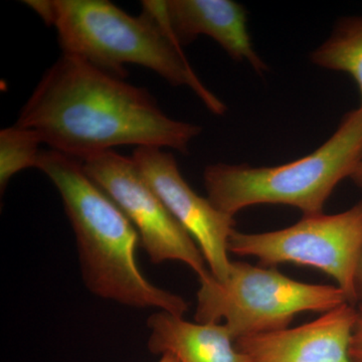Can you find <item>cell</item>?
I'll list each match as a JSON object with an SVG mask.
<instances>
[{"instance_id": "obj_14", "label": "cell", "mask_w": 362, "mask_h": 362, "mask_svg": "<svg viewBox=\"0 0 362 362\" xmlns=\"http://www.w3.org/2000/svg\"><path fill=\"white\" fill-rule=\"evenodd\" d=\"M349 358L351 362H362V307H358V317L349 345Z\"/></svg>"}, {"instance_id": "obj_7", "label": "cell", "mask_w": 362, "mask_h": 362, "mask_svg": "<svg viewBox=\"0 0 362 362\" xmlns=\"http://www.w3.org/2000/svg\"><path fill=\"white\" fill-rule=\"evenodd\" d=\"M83 168L135 226L152 263L180 261L199 280L211 275L195 240L164 206L132 158L110 150L83 161Z\"/></svg>"}, {"instance_id": "obj_5", "label": "cell", "mask_w": 362, "mask_h": 362, "mask_svg": "<svg viewBox=\"0 0 362 362\" xmlns=\"http://www.w3.org/2000/svg\"><path fill=\"white\" fill-rule=\"evenodd\" d=\"M195 322L223 324L233 339L289 328L305 312L325 313L349 303L338 286L308 284L273 267L232 262L225 280H199Z\"/></svg>"}, {"instance_id": "obj_1", "label": "cell", "mask_w": 362, "mask_h": 362, "mask_svg": "<svg viewBox=\"0 0 362 362\" xmlns=\"http://www.w3.org/2000/svg\"><path fill=\"white\" fill-rule=\"evenodd\" d=\"M16 124L82 162L121 145L185 153L202 132L166 115L144 88L66 54L45 71Z\"/></svg>"}, {"instance_id": "obj_3", "label": "cell", "mask_w": 362, "mask_h": 362, "mask_svg": "<svg viewBox=\"0 0 362 362\" xmlns=\"http://www.w3.org/2000/svg\"><path fill=\"white\" fill-rule=\"evenodd\" d=\"M58 33L63 54L75 57L116 77L125 78L126 65L153 71L173 86H187L213 113L225 105L206 89L182 52L146 16H131L105 0H26Z\"/></svg>"}, {"instance_id": "obj_11", "label": "cell", "mask_w": 362, "mask_h": 362, "mask_svg": "<svg viewBox=\"0 0 362 362\" xmlns=\"http://www.w3.org/2000/svg\"><path fill=\"white\" fill-rule=\"evenodd\" d=\"M147 323L151 354L170 352L180 362H251L223 323L188 322L165 311L150 316Z\"/></svg>"}, {"instance_id": "obj_4", "label": "cell", "mask_w": 362, "mask_h": 362, "mask_svg": "<svg viewBox=\"0 0 362 362\" xmlns=\"http://www.w3.org/2000/svg\"><path fill=\"white\" fill-rule=\"evenodd\" d=\"M362 157V109L344 116L329 139L309 156L283 165L211 164L204 169L207 199L235 216L258 204L296 207L303 216L323 214L340 181L350 177Z\"/></svg>"}, {"instance_id": "obj_9", "label": "cell", "mask_w": 362, "mask_h": 362, "mask_svg": "<svg viewBox=\"0 0 362 362\" xmlns=\"http://www.w3.org/2000/svg\"><path fill=\"white\" fill-rule=\"evenodd\" d=\"M143 16L182 47L204 35L216 40L228 56L246 62L257 73L268 70L255 51L245 7L233 0H143Z\"/></svg>"}, {"instance_id": "obj_16", "label": "cell", "mask_w": 362, "mask_h": 362, "mask_svg": "<svg viewBox=\"0 0 362 362\" xmlns=\"http://www.w3.org/2000/svg\"><path fill=\"white\" fill-rule=\"evenodd\" d=\"M350 178L354 181V185L362 190V157Z\"/></svg>"}, {"instance_id": "obj_13", "label": "cell", "mask_w": 362, "mask_h": 362, "mask_svg": "<svg viewBox=\"0 0 362 362\" xmlns=\"http://www.w3.org/2000/svg\"><path fill=\"white\" fill-rule=\"evenodd\" d=\"M42 140L35 131L16 125L0 131V187L16 173L25 168H35Z\"/></svg>"}, {"instance_id": "obj_10", "label": "cell", "mask_w": 362, "mask_h": 362, "mask_svg": "<svg viewBox=\"0 0 362 362\" xmlns=\"http://www.w3.org/2000/svg\"><path fill=\"white\" fill-rule=\"evenodd\" d=\"M358 308L344 303L294 328L235 340L251 362H351L349 345Z\"/></svg>"}, {"instance_id": "obj_15", "label": "cell", "mask_w": 362, "mask_h": 362, "mask_svg": "<svg viewBox=\"0 0 362 362\" xmlns=\"http://www.w3.org/2000/svg\"><path fill=\"white\" fill-rule=\"evenodd\" d=\"M356 304L362 307V252L357 266L356 276Z\"/></svg>"}, {"instance_id": "obj_17", "label": "cell", "mask_w": 362, "mask_h": 362, "mask_svg": "<svg viewBox=\"0 0 362 362\" xmlns=\"http://www.w3.org/2000/svg\"><path fill=\"white\" fill-rule=\"evenodd\" d=\"M159 362H180V361L175 354H170V352H165V354H161V358Z\"/></svg>"}, {"instance_id": "obj_8", "label": "cell", "mask_w": 362, "mask_h": 362, "mask_svg": "<svg viewBox=\"0 0 362 362\" xmlns=\"http://www.w3.org/2000/svg\"><path fill=\"white\" fill-rule=\"evenodd\" d=\"M132 159L144 180L183 226L204 255L209 272L223 281L230 273L228 240L233 216L223 213L188 185L175 156L159 147H136Z\"/></svg>"}, {"instance_id": "obj_2", "label": "cell", "mask_w": 362, "mask_h": 362, "mask_svg": "<svg viewBox=\"0 0 362 362\" xmlns=\"http://www.w3.org/2000/svg\"><path fill=\"white\" fill-rule=\"evenodd\" d=\"M35 168L54 183L73 226L85 284L105 299L183 317V298L149 282L138 268L139 233L113 199L98 187L83 162L56 150L40 152Z\"/></svg>"}, {"instance_id": "obj_6", "label": "cell", "mask_w": 362, "mask_h": 362, "mask_svg": "<svg viewBox=\"0 0 362 362\" xmlns=\"http://www.w3.org/2000/svg\"><path fill=\"white\" fill-rule=\"evenodd\" d=\"M228 252L254 257L261 265L313 267L337 281L349 303L356 305V276L362 252V201L335 214L303 216L273 232H235Z\"/></svg>"}, {"instance_id": "obj_12", "label": "cell", "mask_w": 362, "mask_h": 362, "mask_svg": "<svg viewBox=\"0 0 362 362\" xmlns=\"http://www.w3.org/2000/svg\"><path fill=\"white\" fill-rule=\"evenodd\" d=\"M311 62L351 76L361 93L362 109V18L340 21L328 40L312 52Z\"/></svg>"}]
</instances>
